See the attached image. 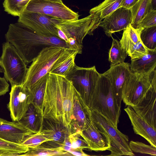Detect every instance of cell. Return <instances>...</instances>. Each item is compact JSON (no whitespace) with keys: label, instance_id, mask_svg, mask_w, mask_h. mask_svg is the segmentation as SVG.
Returning <instances> with one entry per match:
<instances>
[{"label":"cell","instance_id":"1","mask_svg":"<svg viewBox=\"0 0 156 156\" xmlns=\"http://www.w3.org/2000/svg\"><path fill=\"white\" fill-rule=\"evenodd\" d=\"M5 36L6 41L14 46L27 64L47 47L57 46L68 48L66 42L58 37L39 34L19 22L10 24Z\"/></svg>","mask_w":156,"mask_h":156},{"label":"cell","instance_id":"2","mask_svg":"<svg viewBox=\"0 0 156 156\" xmlns=\"http://www.w3.org/2000/svg\"><path fill=\"white\" fill-rule=\"evenodd\" d=\"M80 19L64 20L55 18V26L66 36L68 48L78 53L82 51L83 41L87 35H92L94 31L99 26L102 20L94 13Z\"/></svg>","mask_w":156,"mask_h":156},{"label":"cell","instance_id":"3","mask_svg":"<svg viewBox=\"0 0 156 156\" xmlns=\"http://www.w3.org/2000/svg\"><path fill=\"white\" fill-rule=\"evenodd\" d=\"M88 108L89 110H96L103 115L117 127L121 107L115 98L108 79L103 73H100Z\"/></svg>","mask_w":156,"mask_h":156},{"label":"cell","instance_id":"4","mask_svg":"<svg viewBox=\"0 0 156 156\" xmlns=\"http://www.w3.org/2000/svg\"><path fill=\"white\" fill-rule=\"evenodd\" d=\"M67 80L65 77L48 73L42 108L44 118L63 125L62 105Z\"/></svg>","mask_w":156,"mask_h":156},{"label":"cell","instance_id":"5","mask_svg":"<svg viewBox=\"0 0 156 156\" xmlns=\"http://www.w3.org/2000/svg\"><path fill=\"white\" fill-rule=\"evenodd\" d=\"M88 112L90 120L109 138L110 147L108 150L111 154L108 155H135L129 147L127 136L121 132L107 118L97 111L88 108Z\"/></svg>","mask_w":156,"mask_h":156},{"label":"cell","instance_id":"6","mask_svg":"<svg viewBox=\"0 0 156 156\" xmlns=\"http://www.w3.org/2000/svg\"><path fill=\"white\" fill-rule=\"evenodd\" d=\"M70 50L64 47L51 46L43 49L33 61L22 85L28 88L49 73L57 60Z\"/></svg>","mask_w":156,"mask_h":156},{"label":"cell","instance_id":"7","mask_svg":"<svg viewBox=\"0 0 156 156\" xmlns=\"http://www.w3.org/2000/svg\"><path fill=\"white\" fill-rule=\"evenodd\" d=\"M0 60L4 69V76L11 86L22 85L27 69L26 63L11 44L6 41L2 45Z\"/></svg>","mask_w":156,"mask_h":156},{"label":"cell","instance_id":"8","mask_svg":"<svg viewBox=\"0 0 156 156\" xmlns=\"http://www.w3.org/2000/svg\"><path fill=\"white\" fill-rule=\"evenodd\" d=\"M100 76V73L97 71L95 66L85 68L76 65L65 77L71 82L88 107Z\"/></svg>","mask_w":156,"mask_h":156},{"label":"cell","instance_id":"9","mask_svg":"<svg viewBox=\"0 0 156 156\" xmlns=\"http://www.w3.org/2000/svg\"><path fill=\"white\" fill-rule=\"evenodd\" d=\"M155 70L144 74L132 73L122 90V100L126 105L134 106L143 97L151 85Z\"/></svg>","mask_w":156,"mask_h":156},{"label":"cell","instance_id":"10","mask_svg":"<svg viewBox=\"0 0 156 156\" xmlns=\"http://www.w3.org/2000/svg\"><path fill=\"white\" fill-rule=\"evenodd\" d=\"M24 11L44 14L64 20L78 19L80 15L65 5L63 2L45 0H30Z\"/></svg>","mask_w":156,"mask_h":156},{"label":"cell","instance_id":"11","mask_svg":"<svg viewBox=\"0 0 156 156\" xmlns=\"http://www.w3.org/2000/svg\"><path fill=\"white\" fill-rule=\"evenodd\" d=\"M18 22L39 34L58 37L55 18L50 16L37 12L24 11L19 16Z\"/></svg>","mask_w":156,"mask_h":156},{"label":"cell","instance_id":"12","mask_svg":"<svg viewBox=\"0 0 156 156\" xmlns=\"http://www.w3.org/2000/svg\"><path fill=\"white\" fill-rule=\"evenodd\" d=\"M132 73L130 64L124 62L110 66V69L103 73L108 79L115 98L120 107L123 87Z\"/></svg>","mask_w":156,"mask_h":156},{"label":"cell","instance_id":"13","mask_svg":"<svg viewBox=\"0 0 156 156\" xmlns=\"http://www.w3.org/2000/svg\"><path fill=\"white\" fill-rule=\"evenodd\" d=\"M7 105L13 122H18L24 115L31 104L29 90L23 85L12 86Z\"/></svg>","mask_w":156,"mask_h":156},{"label":"cell","instance_id":"14","mask_svg":"<svg viewBox=\"0 0 156 156\" xmlns=\"http://www.w3.org/2000/svg\"><path fill=\"white\" fill-rule=\"evenodd\" d=\"M156 70L153 74L151 85L137 105L132 107L140 116L156 129Z\"/></svg>","mask_w":156,"mask_h":156},{"label":"cell","instance_id":"15","mask_svg":"<svg viewBox=\"0 0 156 156\" xmlns=\"http://www.w3.org/2000/svg\"><path fill=\"white\" fill-rule=\"evenodd\" d=\"M143 29L141 28H135L130 24L123 30L119 42L131 60L140 58L148 53V49L140 39V33Z\"/></svg>","mask_w":156,"mask_h":156},{"label":"cell","instance_id":"16","mask_svg":"<svg viewBox=\"0 0 156 156\" xmlns=\"http://www.w3.org/2000/svg\"><path fill=\"white\" fill-rule=\"evenodd\" d=\"M131 13L130 9L120 7L103 19L99 26L103 28L109 37L112 34L126 29L131 23Z\"/></svg>","mask_w":156,"mask_h":156},{"label":"cell","instance_id":"17","mask_svg":"<svg viewBox=\"0 0 156 156\" xmlns=\"http://www.w3.org/2000/svg\"><path fill=\"white\" fill-rule=\"evenodd\" d=\"M88 108L76 90L73 100L72 118L69 127L70 134L80 133L89 125L90 120Z\"/></svg>","mask_w":156,"mask_h":156},{"label":"cell","instance_id":"18","mask_svg":"<svg viewBox=\"0 0 156 156\" xmlns=\"http://www.w3.org/2000/svg\"><path fill=\"white\" fill-rule=\"evenodd\" d=\"M41 131L49 140L44 143L57 148L61 146L70 134L69 129L62 124L45 118L43 119Z\"/></svg>","mask_w":156,"mask_h":156},{"label":"cell","instance_id":"19","mask_svg":"<svg viewBox=\"0 0 156 156\" xmlns=\"http://www.w3.org/2000/svg\"><path fill=\"white\" fill-rule=\"evenodd\" d=\"M79 133L87 143L89 149L91 151H103L108 150L110 147L107 135L100 130L91 120L88 126Z\"/></svg>","mask_w":156,"mask_h":156},{"label":"cell","instance_id":"20","mask_svg":"<svg viewBox=\"0 0 156 156\" xmlns=\"http://www.w3.org/2000/svg\"><path fill=\"white\" fill-rule=\"evenodd\" d=\"M127 114L135 133L146 139L151 145L156 147V129L138 115L132 107L124 109Z\"/></svg>","mask_w":156,"mask_h":156},{"label":"cell","instance_id":"21","mask_svg":"<svg viewBox=\"0 0 156 156\" xmlns=\"http://www.w3.org/2000/svg\"><path fill=\"white\" fill-rule=\"evenodd\" d=\"M32 133L18 122H9L0 118V139L20 144L26 136Z\"/></svg>","mask_w":156,"mask_h":156},{"label":"cell","instance_id":"22","mask_svg":"<svg viewBox=\"0 0 156 156\" xmlns=\"http://www.w3.org/2000/svg\"><path fill=\"white\" fill-rule=\"evenodd\" d=\"M148 53L140 58L131 60L130 69L132 72L144 74L152 73L156 69V50L148 49Z\"/></svg>","mask_w":156,"mask_h":156},{"label":"cell","instance_id":"23","mask_svg":"<svg viewBox=\"0 0 156 156\" xmlns=\"http://www.w3.org/2000/svg\"><path fill=\"white\" fill-rule=\"evenodd\" d=\"M77 54L76 51L69 50L57 60L49 73L66 77L76 65L75 59Z\"/></svg>","mask_w":156,"mask_h":156},{"label":"cell","instance_id":"24","mask_svg":"<svg viewBox=\"0 0 156 156\" xmlns=\"http://www.w3.org/2000/svg\"><path fill=\"white\" fill-rule=\"evenodd\" d=\"M48 74L27 88L30 93L31 103L34 105L37 112L43 116V102Z\"/></svg>","mask_w":156,"mask_h":156},{"label":"cell","instance_id":"25","mask_svg":"<svg viewBox=\"0 0 156 156\" xmlns=\"http://www.w3.org/2000/svg\"><path fill=\"white\" fill-rule=\"evenodd\" d=\"M43 119L31 103L24 115L18 122L33 133H36L41 129Z\"/></svg>","mask_w":156,"mask_h":156},{"label":"cell","instance_id":"26","mask_svg":"<svg viewBox=\"0 0 156 156\" xmlns=\"http://www.w3.org/2000/svg\"><path fill=\"white\" fill-rule=\"evenodd\" d=\"M75 90L71 82L67 79L63 98L62 112L63 125L68 129L72 118L73 103Z\"/></svg>","mask_w":156,"mask_h":156},{"label":"cell","instance_id":"27","mask_svg":"<svg viewBox=\"0 0 156 156\" xmlns=\"http://www.w3.org/2000/svg\"><path fill=\"white\" fill-rule=\"evenodd\" d=\"M130 9L132 15L131 25L136 29L142 19L151 10V0H138Z\"/></svg>","mask_w":156,"mask_h":156},{"label":"cell","instance_id":"28","mask_svg":"<svg viewBox=\"0 0 156 156\" xmlns=\"http://www.w3.org/2000/svg\"><path fill=\"white\" fill-rule=\"evenodd\" d=\"M73 155L69 152L60 150L58 148L53 147L42 144L34 148H29L26 152L19 156H68Z\"/></svg>","mask_w":156,"mask_h":156},{"label":"cell","instance_id":"29","mask_svg":"<svg viewBox=\"0 0 156 156\" xmlns=\"http://www.w3.org/2000/svg\"><path fill=\"white\" fill-rule=\"evenodd\" d=\"M123 0H105L98 5L92 8L89 13L98 15L102 20L113 12L121 7Z\"/></svg>","mask_w":156,"mask_h":156},{"label":"cell","instance_id":"30","mask_svg":"<svg viewBox=\"0 0 156 156\" xmlns=\"http://www.w3.org/2000/svg\"><path fill=\"white\" fill-rule=\"evenodd\" d=\"M127 54L117 40L113 38L111 47L108 52V60L110 66L124 62Z\"/></svg>","mask_w":156,"mask_h":156},{"label":"cell","instance_id":"31","mask_svg":"<svg viewBox=\"0 0 156 156\" xmlns=\"http://www.w3.org/2000/svg\"><path fill=\"white\" fill-rule=\"evenodd\" d=\"M29 148L21 144L11 143L0 139V156H19L26 152Z\"/></svg>","mask_w":156,"mask_h":156},{"label":"cell","instance_id":"32","mask_svg":"<svg viewBox=\"0 0 156 156\" xmlns=\"http://www.w3.org/2000/svg\"><path fill=\"white\" fill-rule=\"evenodd\" d=\"M30 0H4V10L14 16H19L25 9Z\"/></svg>","mask_w":156,"mask_h":156},{"label":"cell","instance_id":"33","mask_svg":"<svg viewBox=\"0 0 156 156\" xmlns=\"http://www.w3.org/2000/svg\"><path fill=\"white\" fill-rule=\"evenodd\" d=\"M140 37L142 43L147 49L156 50V26L143 29Z\"/></svg>","mask_w":156,"mask_h":156},{"label":"cell","instance_id":"34","mask_svg":"<svg viewBox=\"0 0 156 156\" xmlns=\"http://www.w3.org/2000/svg\"><path fill=\"white\" fill-rule=\"evenodd\" d=\"M49 140L42 132L41 129L36 133H33L26 136L21 144L29 148L36 147Z\"/></svg>","mask_w":156,"mask_h":156},{"label":"cell","instance_id":"35","mask_svg":"<svg viewBox=\"0 0 156 156\" xmlns=\"http://www.w3.org/2000/svg\"><path fill=\"white\" fill-rule=\"evenodd\" d=\"M129 146L133 152L156 155V147L151 145L132 140L129 142Z\"/></svg>","mask_w":156,"mask_h":156},{"label":"cell","instance_id":"36","mask_svg":"<svg viewBox=\"0 0 156 156\" xmlns=\"http://www.w3.org/2000/svg\"><path fill=\"white\" fill-rule=\"evenodd\" d=\"M154 26H156V10H151L139 23L137 28L144 29Z\"/></svg>","mask_w":156,"mask_h":156},{"label":"cell","instance_id":"37","mask_svg":"<svg viewBox=\"0 0 156 156\" xmlns=\"http://www.w3.org/2000/svg\"><path fill=\"white\" fill-rule=\"evenodd\" d=\"M69 137L72 148L89 149L88 144L83 138L79 133H75L70 134Z\"/></svg>","mask_w":156,"mask_h":156},{"label":"cell","instance_id":"38","mask_svg":"<svg viewBox=\"0 0 156 156\" xmlns=\"http://www.w3.org/2000/svg\"><path fill=\"white\" fill-rule=\"evenodd\" d=\"M9 86L5 78L0 77V96L4 95L9 91Z\"/></svg>","mask_w":156,"mask_h":156},{"label":"cell","instance_id":"39","mask_svg":"<svg viewBox=\"0 0 156 156\" xmlns=\"http://www.w3.org/2000/svg\"><path fill=\"white\" fill-rule=\"evenodd\" d=\"M69 136L66 137L61 146L58 148L60 150L68 152L72 148Z\"/></svg>","mask_w":156,"mask_h":156},{"label":"cell","instance_id":"40","mask_svg":"<svg viewBox=\"0 0 156 156\" xmlns=\"http://www.w3.org/2000/svg\"><path fill=\"white\" fill-rule=\"evenodd\" d=\"M73 156H88L89 155L84 153L83 149L80 148H72L68 152Z\"/></svg>","mask_w":156,"mask_h":156},{"label":"cell","instance_id":"41","mask_svg":"<svg viewBox=\"0 0 156 156\" xmlns=\"http://www.w3.org/2000/svg\"><path fill=\"white\" fill-rule=\"evenodd\" d=\"M138 0H123L121 7L130 9Z\"/></svg>","mask_w":156,"mask_h":156},{"label":"cell","instance_id":"42","mask_svg":"<svg viewBox=\"0 0 156 156\" xmlns=\"http://www.w3.org/2000/svg\"><path fill=\"white\" fill-rule=\"evenodd\" d=\"M151 10H156V0H151Z\"/></svg>","mask_w":156,"mask_h":156},{"label":"cell","instance_id":"43","mask_svg":"<svg viewBox=\"0 0 156 156\" xmlns=\"http://www.w3.org/2000/svg\"><path fill=\"white\" fill-rule=\"evenodd\" d=\"M4 73V69L0 60V73Z\"/></svg>","mask_w":156,"mask_h":156},{"label":"cell","instance_id":"44","mask_svg":"<svg viewBox=\"0 0 156 156\" xmlns=\"http://www.w3.org/2000/svg\"><path fill=\"white\" fill-rule=\"evenodd\" d=\"M47 1L57 2L62 3V0H45Z\"/></svg>","mask_w":156,"mask_h":156}]
</instances>
